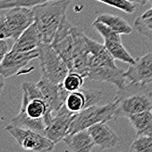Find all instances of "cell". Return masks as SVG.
Segmentation results:
<instances>
[{"mask_svg":"<svg viewBox=\"0 0 152 152\" xmlns=\"http://www.w3.org/2000/svg\"><path fill=\"white\" fill-rule=\"evenodd\" d=\"M102 95L101 91L94 89L73 91L66 97L65 105L71 113H77L87 107L98 105L102 99Z\"/></svg>","mask_w":152,"mask_h":152,"instance_id":"14","label":"cell"},{"mask_svg":"<svg viewBox=\"0 0 152 152\" xmlns=\"http://www.w3.org/2000/svg\"><path fill=\"white\" fill-rule=\"evenodd\" d=\"M8 51V43L5 40L0 41V61L6 56Z\"/></svg>","mask_w":152,"mask_h":152,"instance_id":"25","label":"cell"},{"mask_svg":"<svg viewBox=\"0 0 152 152\" xmlns=\"http://www.w3.org/2000/svg\"><path fill=\"white\" fill-rule=\"evenodd\" d=\"M92 27L103 38L105 47L115 60L129 64H131L136 61V59H134L124 47L121 40V34L113 31L105 24L95 20L93 22Z\"/></svg>","mask_w":152,"mask_h":152,"instance_id":"10","label":"cell"},{"mask_svg":"<svg viewBox=\"0 0 152 152\" xmlns=\"http://www.w3.org/2000/svg\"><path fill=\"white\" fill-rule=\"evenodd\" d=\"M128 119L136 130L137 136H152V110L133 114Z\"/></svg>","mask_w":152,"mask_h":152,"instance_id":"18","label":"cell"},{"mask_svg":"<svg viewBox=\"0 0 152 152\" xmlns=\"http://www.w3.org/2000/svg\"><path fill=\"white\" fill-rule=\"evenodd\" d=\"M37 85L51 113H57L65 105L66 97L70 93L63 87L62 84H55L43 76L37 83Z\"/></svg>","mask_w":152,"mask_h":152,"instance_id":"12","label":"cell"},{"mask_svg":"<svg viewBox=\"0 0 152 152\" xmlns=\"http://www.w3.org/2000/svg\"><path fill=\"white\" fill-rule=\"evenodd\" d=\"M0 16V39L16 41L34 23L32 8L17 6L5 10Z\"/></svg>","mask_w":152,"mask_h":152,"instance_id":"5","label":"cell"},{"mask_svg":"<svg viewBox=\"0 0 152 152\" xmlns=\"http://www.w3.org/2000/svg\"><path fill=\"white\" fill-rule=\"evenodd\" d=\"M136 30L143 37L147 38L152 42V17L142 18L141 16L137 18L134 23Z\"/></svg>","mask_w":152,"mask_h":152,"instance_id":"22","label":"cell"},{"mask_svg":"<svg viewBox=\"0 0 152 152\" xmlns=\"http://www.w3.org/2000/svg\"><path fill=\"white\" fill-rule=\"evenodd\" d=\"M75 114L71 113L64 105L46 125L44 135L56 145L69 135L71 124Z\"/></svg>","mask_w":152,"mask_h":152,"instance_id":"11","label":"cell"},{"mask_svg":"<svg viewBox=\"0 0 152 152\" xmlns=\"http://www.w3.org/2000/svg\"><path fill=\"white\" fill-rule=\"evenodd\" d=\"M73 0H54L34 6V23L39 31L43 43L52 44L56 33L66 18V11Z\"/></svg>","mask_w":152,"mask_h":152,"instance_id":"4","label":"cell"},{"mask_svg":"<svg viewBox=\"0 0 152 152\" xmlns=\"http://www.w3.org/2000/svg\"><path fill=\"white\" fill-rule=\"evenodd\" d=\"M42 43L43 41L41 34L36 24L33 23L27 29L24 31L23 33L16 41H14L11 50L18 52H29L37 49Z\"/></svg>","mask_w":152,"mask_h":152,"instance_id":"16","label":"cell"},{"mask_svg":"<svg viewBox=\"0 0 152 152\" xmlns=\"http://www.w3.org/2000/svg\"><path fill=\"white\" fill-rule=\"evenodd\" d=\"M63 142L70 151L74 152H90L96 146L88 129L69 134Z\"/></svg>","mask_w":152,"mask_h":152,"instance_id":"17","label":"cell"},{"mask_svg":"<svg viewBox=\"0 0 152 152\" xmlns=\"http://www.w3.org/2000/svg\"><path fill=\"white\" fill-rule=\"evenodd\" d=\"M115 108L116 104L113 100L107 105H94L83 109L75 114V117L71 124L69 134L88 129L97 123L110 121L112 118H114Z\"/></svg>","mask_w":152,"mask_h":152,"instance_id":"8","label":"cell"},{"mask_svg":"<svg viewBox=\"0 0 152 152\" xmlns=\"http://www.w3.org/2000/svg\"><path fill=\"white\" fill-rule=\"evenodd\" d=\"M132 3H135V4H141V5H143V3H142V0H129Z\"/></svg>","mask_w":152,"mask_h":152,"instance_id":"27","label":"cell"},{"mask_svg":"<svg viewBox=\"0 0 152 152\" xmlns=\"http://www.w3.org/2000/svg\"><path fill=\"white\" fill-rule=\"evenodd\" d=\"M84 78L85 76L78 72L69 71V73L66 75L61 84L68 92H73L79 91L82 88L84 85Z\"/></svg>","mask_w":152,"mask_h":152,"instance_id":"20","label":"cell"},{"mask_svg":"<svg viewBox=\"0 0 152 152\" xmlns=\"http://www.w3.org/2000/svg\"><path fill=\"white\" fill-rule=\"evenodd\" d=\"M114 101L116 104L114 118H129L138 113L152 110V91L145 85L130 82L117 89Z\"/></svg>","mask_w":152,"mask_h":152,"instance_id":"3","label":"cell"},{"mask_svg":"<svg viewBox=\"0 0 152 152\" xmlns=\"http://www.w3.org/2000/svg\"><path fill=\"white\" fill-rule=\"evenodd\" d=\"M89 134L99 150H108L116 146L119 139L106 122L97 123L88 128Z\"/></svg>","mask_w":152,"mask_h":152,"instance_id":"15","label":"cell"},{"mask_svg":"<svg viewBox=\"0 0 152 152\" xmlns=\"http://www.w3.org/2000/svg\"><path fill=\"white\" fill-rule=\"evenodd\" d=\"M142 18H151L152 17V7L151 9L147 10L142 15H141Z\"/></svg>","mask_w":152,"mask_h":152,"instance_id":"26","label":"cell"},{"mask_svg":"<svg viewBox=\"0 0 152 152\" xmlns=\"http://www.w3.org/2000/svg\"><path fill=\"white\" fill-rule=\"evenodd\" d=\"M129 150L136 152H152V136H137Z\"/></svg>","mask_w":152,"mask_h":152,"instance_id":"24","label":"cell"},{"mask_svg":"<svg viewBox=\"0 0 152 152\" xmlns=\"http://www.w3.org/2000/svg\"><path fill=\"white\" fill-rule=\"evenodd\" d=\"M87 42L90 49L88 77L93 81L113 84L117 89L123 87L126 81L125 71L116 66L104 44L102 45L88 36Z\"/></svg>","mask_w":152,"mask_h":152,"instance_id":"2","label":"cell"},{"mask_svg":"<svg viewBox=\"0 0 152 152\" xmlns=\"http://www.w3.org/2000/svg\"><path fill=\"white\" fill-rule=\"evenodd\" d=\"M148 2V0H142V3H143V5L146 4V3Z\"/></svg>","mask_w":152,"mask_h":152,"instance_id":"28","label":"cell"},{"mask_svg":"<svg viewBox=\"0 0 152 152\" xmlns=\"http://www.w3.org/2000/svg\"><path fill=\"white\" fill-rule=\"evenodd\" d=\"M51 1H54V0H1L0 10L3 11L17 6L33 8L34 6L40 5Z\"/></svg>","mask_w":152,"mask_h":152,"instance_id":"21","label":"cell"},{"mask_svg":"<svg viewBox=\"0 0 152 152\" xmlns=\"http://www.w3.org/2000/svg\"><path fill=\"white\" fill-rule=\"evenodd\" d=\"M126 79L129 82L141 85L152 84V52L138 57L129 64L124 72Z\"/></svg>","mask_w":152,"mask_h":152,"instance_id":"13","label":"cell"},{"mask_svg":"<svg viewBox=\"0 0 152 152\" xmlns=\"http://www.w3.org/2000/svg\"><path fill=\"white\" fill-rule=\"evenodd\" d=\"M5 131L14 138L17 143L25 151L33 152H49L53 151L55 144L47 137L34 130L17 127L9 123Z\"/></svg>","mask_w":152,"mask_h":152,"instance_id":"7","label":"cell"},{"mask_svg":"<svg viewBox=\"0 0 152 152\" xmlns=\"http://www.w3.org/2000/svg\"><path fill=\"white\" fill-rule=\"evenodd\" d=\"M95 21L105 24L109 28L119 34H129L132 32L131 26L121 16L102 13L96 17Z\"/></svg>","mask_w":152,"mask_h":152,"instance_id":"19","label":"cell"},{"mask_svg":"<svg viewBox=\"0 0 152 152\" xmlns=\"http://www.w3.org/2000/svg\"><path fill=\"white\" fill-rule=\"evenodd\" d=\"M39 49L29 52H18L11 50L0 61V73L4 78L13 76L28 74L34 70V66H28L29 62L39 59Z\"/></svg>","mask_w":152,"mask_h":152,"instance_id":"9","label":"cell"},{"mask_svg":"<svg viewBox=\"0 0 152 152\" xmlns=\"http://www.w3.org/2000/svg\"><path fill=\"white\" fill-rule=\"evenodd\" d=\"M38 49L42 76L55 84H61L70 71L66 63L51 44L42 43Z\"/></svg>","mask_w":152,"mask_h":152,"instance_id":"6","label":"cell"},{"mask_svg":"<svg viewBox=\"0 0 152 152\" xmlns=\"http://www.w3.org/2000/svg\"><path fill=\"white\" fill-rule=\"evenodd\" d=\"M94 1H98L100 3L105 4L107 5L112 6L129 14L133 13L137 9V4L132 3L129 0H94Z\"/></svg>","mask_w":152,"mask_h":152,"instance_id":"23","label":"cell"},{"mask_svg":"<svg viewBox=\"0 0 152 152\" xmlns=\"http://www.w3.org/2000/svg\"><path fill=\"white\" fill-rule=\"evenodd\" d=\"M21 88L23 91L21 107L18 113L12 118L10 124L44 135L46 125L53 118V113L49 112L37 84L24 82Z\"/></svg>","mask_w":152,"mask_h":152,"instance_id":"1","label":"cell"},{"mask_svg":"<svg viewBox=\"0 0 152 152\" xmlns=\"http://www.w3.org/2000/svg\"><path fill=\"white\" fill-rule=\"evenodd\" d=\"M148 2H150V3L152 4V0H148Z\"/></svg>","mask_w":152,"mask_h":152,"instance_id":"29","label":"cell"}]
</instances>
